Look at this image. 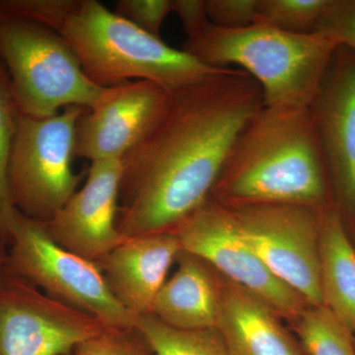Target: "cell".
Wrapping results in <instances>:
<instances>
[{
  "label": "cell",
  "instance_id": "obj_1",
  "mask_svg": "<svg viewBox=\"0 0 355 355\" xmlns=\"http://www.w3.org/2000/svg\"><path fill=\"white\" fill-rule=\"evenodd\" d=\"M263 106L260 85L235 67L172 92L155 128L121 159V238L174 232L207 202L236 139Z\"/></svg>",
  "mask_w": 355,
  "mask_h": 355
},
{
  "label": "cell",
  "instance_id": "obj_2",
  "mask_svg": "<svg viewBox=\"0 0 355 355\" xmlns=\"http://www.w3.org/2000/svg\"><path fill=\"white\" fill-rule=\"evenodd\" d=\"M331 180L312 111L263 106L242 128L209 200L324 210Z\"/></svg>",
  "mask_w": 355,
  "mask_h": 355
},
{
  "label": "cell",
  "instance_id": "obj_3",
  "mask_svg": "<svg viewBox=\"0 0 355 355\" xmlns=\"http://www.w3.org/2000/svg\"><path fill=\"white\" fill-rule=\"evenodd\" d=\"M338 44L323 34H294L260 24L221 28L209 23L183 51L212 67L244 70L270 108H310Z\"/></svg>",
  "mask_w": 355,
  "mask_h": 355
},
{
  "label": "cell",
  "instance_id": "obj_4",
  "mask_svg": "<svg viewBox=\"0 0 355 355\" xmlns=\"http://www.w3.org/2000/svg\"><path fill=\"white\" fill-rule=\"evenodd\" d=\"M92 83L107 88L150 81L169 91L202 83L224 67H212L148 34L97 0H76L60 31Z\"/></svg>",
  "mask_w": 355,
  "mask_h": 355
},
{
  "label": "cell",
  "instance_id": "obj_5",
  "mask_svg": "<svg viewBox=\"0 0 355 355\" xmlns=\"http://www.w3.org/2000/svg\"><path fill=\"white\" fill-rule=\"evenodd\" d=\"M0 60L24 116L46 118L71 106L91 109L105 89L88 78L60 33L1 9Z\"/></svg>",
  "mask_w": 355,
  "mask_h": 355
},
{
  "label": "cell",
  "instance_id": "obj_6",
  "mask_svg": "<svg viewBox=\"0 0 355 355\" xmlns=\"http://www.w3.org/2000/svg\"><path fill=\"white\" fill-rule=\"evenodd\" d=\"M85 108L67 107L46 118L19 114L8 167L14 209L48 223L76 193L80 176L72 169L76 125Z\"/></svg>",
  "mask_w": 355,
  "mask_h": 355
},
{
  "label": "cell",
  "instance_id": "obj_7",
  "mask_svg": "<svg viewBox=\"0 0 355 355\" xmlns=\"http://www.w3.org/2000/svg\"><path fill=\"white\" fill-rule=\"evenodd\" d=\"M6 266L50 297L106 327L132 328L137 318L116 300L99 266L57 244L44 224L15 211Z\"/></svg>",
  "mask_w": 355,
  "mask_h": 355
},
{
  "label": "cell",
  "instance_id": "obj_8",
  "mask_svg": "<svg viewBox=\"0 0 355 355\" xmlns=\"http://www.w3.org/2000/svg\"><path fill=\"white\" fill-rule=\"evenodd\" d=\"M226 207L266 268L309 307L324 306L319 249L323 210L287 203Z\"/></svg>",
  "mask_w": 355,
  "mask_h": 355
},
{
  "label": "cell",
  "instance_id": "obj_9",
  "mask_svg": "<svg viewBox=\"0 0 355 355\" xmlns=\"http://www.w3.org/2000/svg\"><path fill=\"white\" fill-rule=\"evenodd\" d=\"M174 233L183 251L214 266L229 282L261 299L279 316L294 321L309 307L297 292L266 268L226 205L207 200Z\"/></svg>",
  "mask_w": 355,
  "mask_h": 355
},
{
  "label": "cell",
  "instance_id": "obj_10",
  "mask_svg": "<svg viewBox=\"0 0 355 355\" xmlns=\"http://www.w3.org/2000/svg\"><path fill=\"white\" fill-rule=\"evenodd\" d=\"M0 265V355H69L105 324Z\"/></svg>",
  "mask_w": 355,
  "mask_h": 355
},
{
  "label": "cell",
  "instance_id": "obj_11",
  "mask_svg": "<svg viewBox=\"0 0 355 355\" xmlns=\"http://www.w3.org/2000/svg\"><path fill=\"white\" fill-rule=\"evenodd\" d=\"M171 92L146 80L107 87L76 125L74 156L92 161L123 159L161 120Z\"/></svg>",
  "mask_w": 355,
  "mask_h": 355
},
{
  "label": "cell",
  "instance_id": "obj_12",
  "mask_svg": "<svg viewBox=\"0 0 355 355\" xmlns=\"http://www.w3.org/2000/svg\"><path fill=\"white\" fill-rule=\"evenodd\" d=\"M123 164L120 159L93 161L87 181L44 224L57 244L98 261L123 241L116 227Z\"/></svg>",
  "mask_w": 355,
  "mask_h": 355
},
{
  "label": "cell",
  "instance_id": "obj_13",
  "mask_svg": "<svg viewBox=\"0 0 355 355\" xmlns=\"http://www.w3.org/2000/svg\"><path fill=\"white\" fill-rule=\"evenodd\" d=\"M338 202L355 216V53L338 46L310 107Z\"/></svg>",
  "mask_w": 355,
  "mask_h": 355
},
{
  "label": "cell",
  "instance_id": "obj_14",
  "mask_svg": "<svg viewBox=\"0 0 355 355\" xmlns=\"http://www.w3.org/2000/svg\"><path fill=\"white\" fill-rule=\"evenodd\" d=\"M181 250L174 232L140 236L123 240L96 263L116 300L137 318L153 313Z\"/></svg>",
  "mask_w": 355,
  "mask_h": 355
},
{
  "label": "cell",
  "instance_id": "obj_15",
  "mask_svg": "<svg viewBox=\"0 0 355 355\" xmlns=\"http://www.w3.org/2000/svg\"><path fill=\"white\" fill-rule=\"evenodd\" d=\"M217 329L232 355H307L261 299L233 282H219Z\"/></svg>",
  "mask_w": 355,
  "mask_h": 355
},
{
  "label": "cell",
  "instance_id": "obj_16",
  "mask_svg": "<svg viewBox=\"0 0 355 355\" xmlns=\"http://www.w3.org/2000/svg\"><path fill=\"white\" fill-rule=\"evenodd\" d=\"M174 275L166 280L153 303V316L180 330L217 329L219 282L202 259L181 250Z\"/></svg>",
  "mask_w": 355,
  "mask_h": 355
},
{
  "label": "cell",
  "instance_id": "obj_17",
  "mask_svg": "<svg viewBox=\"0 0 355 355\" xmlns=\"http://www.w3.org/2000/svg\"><path fill=\"white\" fill-rule=\"evenodd\" d=\"M319 249L324 306L355 336V249L336 207L322 212Z\"/></svg>",
  "mask_w": 355,
  "mask_h": 355
},
{
  "label": "cell",
  "instance_id": "obj_18",
  "mask_svg": "<svg viewBox=\"0 0 355 355\" xmlns=\"http://www.w3.org/2000/svg\"><path fill=\"white\" fill-rule=\"evenodd\" d=\"M135 327L154 355H232L218 329L180 330L153 314L137 317Z\"/></svg>",
  "mask_w": 355,
  "mask_h": 355
},
{
  "label": "cell",
  "instance_id": "obj_19",
  "mask_svg": "<svg viewBox=\"0 0 355 355\" xmlns=\"http://www.w3.org/2000/svg\"><path fill=\"white\" fill-rule=\"evenodd\" d=\"M307 355H355L354 335L324 306L307 307L294 320Z\"/></svg>",
  "mask_w": 355,
  "mask_h": 355
},
{
  "label": "cell",
  "instance_id": "obj_20",
  "mask_svg": "<svg viewBox=\"0 0 355 355\" xmlns=\"http://www.w3.org/2000/svg\"><path fill=\"white\" fill-rule=\"evenodd\" d=\"M19 114L8 73L0 60V244L6 247L10 243L16 211L9 195L8 167Z\"/></svg>",
  "mask_w": 355,
  "mask_h": 355
},
{
  "label": "cell",
  "instance_id": "obj_21",
  "mask_svg": "<svg viewBox=\"0 0 355 355\" xmlns=\"http://www.w3.org/2000/svg\"><path fill=\"white\" fill-rule=\"evenodd\" d=\"M331 0H259L254 24L294 34H310L330 6Z\"/></svg>",
  "mask_w": 355,
  "mask_h": 355
},
{
  "label": "cell",
  "instance_id": "obj_22",
  "mask_svg": "<svg viewBox=\"0 0 355 355\" xmlns=\"http://www.w3.org/2000/svg\"><path fill=\"white\" fill-rule=\"evenodd\" d=\"M69 355H154L137 327H105L97 336L77 345Z\"/></svg>",
  "mask_w": 355,
  "mask_h": 355
},
{
  "label": "cell",
  "instance_id": "obj_23",
  "mask_svg": "<svg viewBox=\"0 0 355 355\" xmlns=\"http://www.w3.org/2000/svg\"><path fill=\"white\" fill-rule=\"evenodd\" d=\"M76 0H0V9L60 31Z\"/></svg>",
  "mask_w": 355,
  "mask_h": 355
},
{
  "label": "cell",
  "instance_id": "obj_24",
  "mask_svg": "<svg viewBox=\"0 0 355 355\" xmlns=\"http://www.w3.org/2000/svg\"><path fill=\"white\" fill-rule=\"evenodd\" d=\"M114 12L160 38L163 22L172 13V0H119Z\"/></svg>",
  "mask_w": 355,
  "mask_h": 355
},
{
  "label": "cell",
  "instance_id": "obj_25",
  "mask_svg": "<svg viewBox=\"0 0 355 355\" xmlns=\"http://www.w3.org/2000/svg\"><path fill=\"white\" fill-rule=\"evenodd\" d=\"M315 32L355 53V0H331Z\"/></svg>",
  "mask_w": 355,
  "mask_h": 355
},
{
  "label": "cell",
  "instance_id": "obj_26",
  "mask_svg": "<svg viewBox=\"0 0 355 355\" xmlns=\"http://www.w3.org/2000/svg\"><path fill=\"white\" fill-rule=\"evenodd\" d=\"M211 24L221 28L247 27L256 22L259 0H205Z\"/></svg>",
  "mask_w": 355,
  "mask_h": 355
},
{
  "label": "cell",
  "instance_id": "obj_27",
  "mask_svg": "<svg viewBox=\"0 0 355 355\" xmlns=\"http://www.w3.org/2000/svg\"><path fill=\"white\" fill-rule=\"evenodd\" d=\"M172 12L177 14L188 39L197 36L210 23L205 0H172Z\"/></svg>",
  "mask_w": 355,
  "mask_h": 355
},
{
  "label": "cell",
  "instance_id": "obj_28",
  "mask_svg": "<svg viewBox=\"0 0 355 355\" xmlns=\"http://www.w3.org/2000/svg\"><path fill=\"white\" fill-rule=\"evenodd\" d=\"M7 254H8V249L4 245L0 244V265H3L6 263Z\"/></svg>",
  "mask_w": 355,
  "mask_h": 355
},
{
  "label": "cell",
  "instance_id": "obj_29",
  "mask_svg": "<svg viewBox=\"0 0 355 355\" xmlns=\"http://www.w3.org/2000/svg\"><path fill=\"white\" fill-rule=\"evenodd\" d=\"M354 343H355V336H354Z\"/></svg>",
  "mask_w": 355,
  "mask_h": 355
}]
</instances>
